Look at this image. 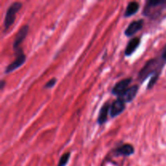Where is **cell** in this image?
Listing matches in <instances>:
<instances>
[{"label": "cell", "instance_id": "obj_1", "mask_svg": "<svg viewBox=\"0 0 166 166\" xmlns=\"http://www.w3.org/2000/svg\"><path fill=\"white\" fill-rule=\"evenodd\" d=\"M165 63L166 61L161 56L148 60L138 74V79L140 83H143L148 78V76H152L147 87V89H151L158 80Z\"/></svg>", "mask_w": 166, "mask_h": 166}, {"label": "cell", "instance_id": "obj_2", "mask_svg": "<svg viewBox=\"0 0 166 166\" xmlns=\"http://www.w3.org/2000/svg\"><path fill=\"white\" fill-rule=\"evenodd\" d=\"M143 15L154 21H161L166 17V1H147Z\"/></svg>", "mask_w": 166, "mask_h": 166}, {"label": "cell", "instance_id": "obj_3", "mask_svg": "<svg viewBox=\"0 0 166 166\" xmlns=\"http://www.w3.org/2000/svg\"><path fill=\"white\" fill-rule=\"evenodd\" d=\"M22 3L19 2H15L10 5L9 7L7 8L6 15H5L4 21H3V27H4V33L9 29L13 23L16 20L17 12L21 9Z\"/></svg>", "mask_w": 166, "mask_h": 166}, {"label": "cell", "instance_id": "obj_4", "mask_svg": "<svg viewBox=\"0 0 166 166\" xmlns=\"http://www.w3.org/2000/svg\"><path fill=\"white\" fill-rule=\"evenodd\" d=\"M16 54V59L13 61L12 62H11L8 66L6 67L5 69V73L6 74H9L11 72H13L14 71H16V69H18L19 67L24 64L25 61H26V56L23 52V50L20 49V50H17L15 52Z\"/></svg>", "mask_w": 166, "mask_h": 166}, {"label": "cell", "instance_id": "obj_5", "mask_svg": "<svg viewBox=\"0 0 166 166\" xmlns=\"http://www.w3.org/2000/svg\"><path fill=\"white\" fill-rule=\"evenodd\" d=\"M29 25H23L19 29L18 33H16V35L15 37L13 44H12V47H13V50H15V52L21 49L20 45H21V44L24 41V39L26 38L28 33H29Z\"/></svg>", "mask_w": 166, "mask_h": 166}, {"label": "cell", "instance_id": "obj_6", "mask_svg": "<svg viewBox=\"0 0 166 166\" xmlns=\"http://www.w3.org/2000/svg\"><path fill=\"white\" fill-rule=\"evenodd\" d=\"M132 82V79L126 78L124 79H122L119 82L114 86V88H112V94L117 96L118 97L126 92L129 88V85Z\"/></svg>", "mask_w": 166, "mask_h": 166}, {"label": "cell", "instance_id": "obj_7", "mask_svg": "<svg viewBox=\"0 0 166 166\" xmlns=\"http://www.w3.org/2000/svg\"><path fill=\"white\" fill-rule=\"evenodd\" d=\"M125 109H126V103L122 101L121 99L118 98L110 105V110H109L110 117L111 118L118 117L122 113H123Z\"/></svg>", "mask_w": 166, "mask_h": 166}, {"label": "cell", "instance_id": "obj_8", "mask_svg": "<svg viewBox=\"0 0 166 166\" xmlns=\"http://www.w3.org/2000/svg\"><path fill=\"white\" fill-rule=\"evenodd\" d=\"M138 91H139V86L136 85V84L132 85L118 98L121 99L125 103H129V102H131L133 100L135 99V97L137 95Z\"/></svg>", "mask_w": 166, "mask_h": 166}, {"label": "cell", "instance_id": "obj_9", "mask_svg": "<svg viewBox=\"0 0 166 166\" xmlns=\"http://www.w3.org/2000/svg\"><path fill=\"white\" fill-rule=\"evenodd\" d=\"M135 153V148L130 143H125L117 147L114 150V155L116 157H130Z\"/></svg>", "mask_w": 166, "mask_h": 166}, {"label": "cell", "instance_id": "obj_10", "mask_svg": "<svg viewBox=\"0 0 166 166\" xmlns=\"http://www.w3.org/2000/svg\"><path fill=\"white\" fill-rule=\"evenodd\" d=\"M143 19H140L138 20H135V21H132L131 24H129L128 27L126 28L124 33L126 37H131L134 34L139 32L140 30H141L143 28Z\"/></svg>", "mask_w": 166, "mask_h": 166}, {"label": "cell", "instance_id": "obj_11", "mask_svg": "<svg viewBox=\"0 0 166 166\" xmlns=\"http://www.w3.org/2000/svg\"><path fill=\"white\" fill-rule=\"evenodd\" d=\"M110 105L111 104L106 102L105 104L102 105L101 109H100L97 118V123L99 124L100 126L104 125L108 120V114H109V112L110 110Z\"/></svg>", "mask_w": 166, "mask_h": 166}, {"label": "cell", "instance_id": "obj_12", "mask_svg": "<svg viewBox=\"0 0 166 166\" xmlns=\"http://www.w3.org/2000/svg\"><path fill=\"white\" fill-rule=\"evenodd\" d=\"M140 44V37H134L130 40L126 49H125V55L126 56H130L135 52L136 49L139 47Z\"/></svg>", "mask_w": 166, "mask_h": 166}, {"label": "cell", "instance_id": "obj_13", "mask_svg": "<svg viewBox=\"0 0 166 166\" xmlns=\"http://www.w3.org/2000/svg\"><path fill=\"white\" fill-rule=\"evenodd\" d=\"M140 10V4L137 2H130L126 6V11L124 12V17L132 16L135 14H136Z\"/></svg>", "mask_w": 166, "mask_h": 166}, {"label": "cell", "instance_id": "obj_14", "mask_svg": "<svg viewBox=\"0 0 166 166\" xmlns=\"http://www.w3.org/2000/svg\"><path fill=\"white\" fill-rule=\"evenodd\" d=\"M70 157H71V152H68L64 153L62 157H60L58 166H66L68 163L69 160H70Z\"/></svg>", "mask_w": 166, "mask_h": 166}, {"label": "cell", "instance_id": "obj_15", "mask_svg": "<svg viewBox=\"0 0 166 166\" xmlns=\"http://www.w3.org/2000/svg\"><path fill=\"white\" fill-rule=\"evenodd\" d=\"M56 82H57V79L56 78H52L51 79L48 81L47 83H45V86H44V88H52L56 84Z\"/></svg>", "mask_w": 166, "mask_h": 166}, {"label": "cell", "instance_id": "obj_16", "mask_svg": "<svg viewBox=\"0 0 166 166\" xmlns=\"http://www.w3.org/2000/svg\"><path fill=\"white\" fill-rule=\"evenodd\" d=\"M161 57L164 60V61H166V45H165V46L164 47V49H163V50H162V53H161Z\"/></svg>", "mask_w": 166, "mask_h": 166}, {"label": "cell", "instance_id": "obj_17", "mask_svg": "<svg viewBox=\"0 0 166 166\" xmlns=\"http://www.w3.org/2000/svg\"><path fill=\"white\" fill-rule=\"evenodd\" d=\"M5 85H6V82H5V80H1V82H0V89L1 90H2L3 89V88L5 87Z\"/></svg>", "mask_w": 166, "mask_h": 166}]
</instances>
